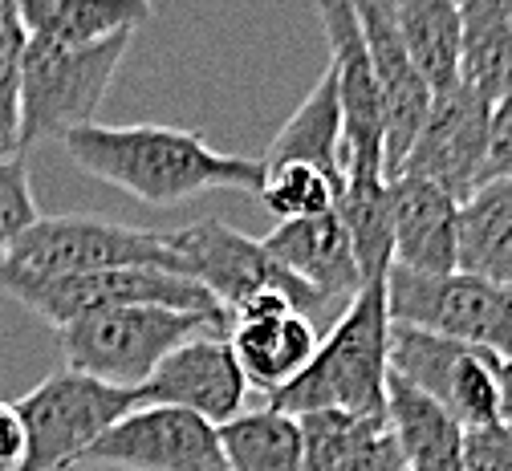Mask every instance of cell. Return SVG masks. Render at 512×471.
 <instances>
[{
	"label": "cell",
	"mask_w": 512,
	"mask_h": 471,
	"mask_svg": "<svg viewBox=\"0 0 512 471\" xmlns=\"http://www.w3.org/2000/svg\"><path fill=\"white\" fill-rule=\"evenodd\" d=\"M66 155L94 179L143 199L155 208L183 204L204 191H261V159L224 155L196 130L179 126H102L86 122L61 139Z\"/></svg>",
	"instance_id": "obj_1"
},
{
	"label": "cell",
	"mask_w": 512,
	"mask_h": 471,
	"mask_svg": "<svg viewBox=\"0 0 512 471\" xmlns=\"http://www.w3.org/2000/svg\"><path fill=\"white\" fill-rule=\"evenodd\" d=\"M387 281H366L338 313L313 362L269 394V407L285 415L346 411L362 419L387 415Z\"/></svg>",
	"instance_id": "obj_2"
},
{
	"label": "cell",
	"mask_w": 512,
	"mask_h": 471,
	"mask_svg": "<svg viewBox=\"0 0 512 471\" xmlns=\"http://www.w3.org/2000/svg\"><path fill=\"white\" fill-rule=\"evenodd\" d=\"M228 329V313H187L163 305H122L78 317L57 329L66 370L106 386L135 390L183 342Z\"/></svg>",
	"instance_id": "obj_3"
},
{
	"label": "cell",
	"mask_w": 512,
	"mask_h": 471,
	"mask_svg": "<svg viewBox=\"0 0 512 471\" xmlns=\"http://www.w3.org/2000/svg\"><path fill=\"white\" fill-rule=\"evenodd\" d=\"M135 33H118L94 45L29 41L21 53V151L61 143L70 130L98 122V106L131 49Z\"/></svg>",
	"instance_id": "obj_4"
},
{
	"label": "cell",
	"mask_w": 512,
	"mask_h": 471,
	"mask_svg": "<svg viewBox=\"0 0 512 471\" xmlns=\"http://www.w3.org/2000/svg\"><path fill=\"white\" fill-rule=\"evenodd\" d=\"M102 268H163L179 273L167 232L131 228L102 216H41L33 228L0 260V273L45 281V277H74L102 273Z\"/></svg>",
	"instance_id": "obj_5"
},
{
	"label": "cell",
	"mask_w": 512,
	"mask_h": 471,
	"mask_svg": "<svg viewBox=\"0 0 512 471\" xmlns=\"http://www.w3.org/2000/svg\"><path fill=\"white\" fill-rule=\"evenodd\" d=\"M135 390L106 386L98 378L57 370L13 402L25 431V459L17 471H70L82 451L126 411H135Z\"/></svg>",
	"instance_id": "obj_6"
},
{
	"label": "cell",
	"mask_w": 512,
	"mask_h": 471,
	"mask_svg": "<svg viewBox=\"0 0 512 471\" xmlns=\"http://www.w3.org/2000/svg\"><path fill=\"white\" fill-rule=\"evenodd\" d=\"M387 313L395 325H415L496 358H512V285L484 281L460 268L447 277H415L391 264Z\"/></svg>",
	"instance_id": "obj_7"
},
{
	"label": "cell",
	"mask_w": 512,
	"mask_h": 471,
	"mask_svg": "<svg viewBox=\"0 0 512 471\" xmlns=\"http://www.w3.org/2000/svg\"><path fill=\"white\" fill-rule=\"evenodd\" d=\"M387 370L439 402L464 431L500 423V358L488 350L391 321Z\"/></svg>",
	"instance_id": "obj_8"
},
{
	"label": "cell",
	"mask_w": 512,
	"mask_h": 471,
	"mask_svg": "<svg viewBox=\"0 0 512 471\" xmlns=\"http://www.w3.org/2000/svg\"><path fill=\"white\" fill-rule=\"evenodd\" d=\"M0 289L13 301H21L29 313L49 321L53 329L70 325L78 317L122 309V305H163V309H187V313H224L208 289L163 268H102V273H74V277H13L0 273Z\"/></svg>",
	"instance_id": "obj_9"
},
{
	"label": "cell",
	"mask_w": 512,
	"mask_h": 471,
	"mask_svg": "<svg viewBox=\"0 0 512 471\" xmlns=\"http://www.w3.org/2000/svg\"><path fill=\"white\" fill-rule=\"evenodd\" d=\"M167 244L175 252L179 277L196 281L200 289L212 293V301L232 317L244 301H252L256 293H285L293 297L305 313L317 301L301 281H293L285 268L265 252L261 240H252L236 228H228L224 220H200L167 232Z\"/></svg>",
	"instance_id": "obj_10"
},
{
	"label": "cell",
	"mask_w": 512,
	"mask_h": 471,
	"mask_svg": "<svg viewBox=\"0 0 512 471\" xmlns=\"http://www.w3.org/2000/svg\"><path fill=\"white\" fill-rule=\"evenodd\" d=\"M488 114H492V102H484L476 90H468L460 82L431 94L427 118L395 175L427 179L443 195H452L456 204H464L484 183Z\"/></svg>",
	"instance_id": "obj_11"
},
{
	"label": "cell",
	"mask_w": 512,
	"mask_h": 471,
	"mask_svg": "<svg viewBox=\"0 0 512 471\" xmlns=\"http://www.w3.org/2000/svg\"><path fill=\"white\" fill-rule=\"evenodd\" d=\"M322 29L330 37V70L338 82L342 110V175L346 179H387L382 151V106L370 74V57L358 29L354 0H313Z\"/></svg>",
	"instance_id": "obj_12"
},
{
	"label": "cell",
	"mask_w": 512,
	"mask_h": 471,
	"mask_svg": "<svg viewBox=\"0 0 512 471\" xmlns=\"http://www.w3.org/2000/svg\"><path fill=\"white\" fill-rule=\"evenodd\" d=\"M78 467L114 471H212L220 467L216 427L179 407H135L110 423Z\"/></svg>",
	"instance_id": "obj_13"
},
{
	"label": "cell",
	"mask_w": 512,
	"mask_h": 471,
	"mask_svg": "<svg viewBox=\"0 0 512 471\" xmlns=\"http://www.w3.org/2000/svg\"><path fill=\"white\" fill-rule=\"evenodd\" d=\"M248 382L240 374V362L220 333H200L183 346H175L147 382L135 386L139 407H179L200 415L204 423L220 427L244 411Z\"/></svg>",
	"instance_id": "obj_14"
},
{
	"label": "cell",
	"mask_w": 512,
	"mask_h": 471,
	"mask_svg": "<svg viewBox=\"0 0 512 471\" xmlns=\"http://www.w3.org/2000/svg\"><path fill=\"white\" fill-rule=\"evenodd\" d=\"M228 329L244 382L265 394L293 382L322 346L317 321L285 293H256L228 317Z\"/></svg>",
	"instance_id": "obj_15"
},
{
	"label": "cell",
	"mask_w": 512,
	"mask_h": 471,
	"mask_svg": "<svg viewBox=\"0 0 512 471\" xmlns=\"http://www.w3.org/2000/svg\"><path fill=\"white\" fill-rule=\"evenodd\" d=\"M358 5V29L362 45L370 57V74L378 86V106H382V151H387V179L399 171L407 147L415 143V134L427 118L431 106V86L415 70V61L407 57L387 0H354Z\"/></svg>",
	"instance_id": "obj_16"
},
{
	"label": "cell",
	"mask_w": 512,
	"mask_h": 471,
	"mask_svg": "<svg viewBox=\"0 0 512 471\" xmlns=\"http://www.w3.org/2000/svg\"><path fill=\"white\" fill-rule=\"evenodd\" d=\"M391 264L415 277H447L460 268V204L435 183L391 175Z\"/></svg>",
	"instance_id": "obj_17"
},
{
	"label": "cell",
	"mask_w": 512,
	"mask_h": 471,
	"mask_svg": "<svg viewBox=\"0 0 512 471\" xmlns=\"http://www.w3.org/2000/svg\"><path fill=\"white\" fill-rule=\"evenodd\" d=\"M261 244L285 273L293 281H301L322 305L346 309L350 297L362 289L358 260H354V248H350V236H346L338 212L281 220Z\"/></svg>",
	"instance_id": "obj_18"
},
{
	"label": "cell",
	"mask_w": 512,
	"mask_h": 471,
	"mask_svg": "<svg viewBox=\"0 0 512 471\" xmlns=\"http://www.w3.org/2000/svg\"><path fill=\"white\" fill-rule=\"evenodd\" d=\"M305 471H407L403 451L382 419H362L346 411L297 415Z\"/></svg>",
	"instance_id": "obj_19"
},
{
	"label": "cell",
	"mask_w": 512,
	"mask_h": 471,
	"mask_svg": "<svg viewBox=\"0 0 512 471\" xmlns=\"http://www.w3.org/2000/svg\"><path fill=\"white\" fill-rule=\"evenodd\" d=\"M13 9L25 37L49 45H94L155 17L151 0H13Z\"/></svg>",
	"instance_id": "obj_20"
},
{
	"label": "cell",
	"mask_w": 512,
	"mask_h": 471,
	"mask_svg": "<svg viewBox=\"0 0 512 471\" xmlns=\"http://www.w3.org/2000/svg\"><path fill=\"white\" fill-rule=\"evenodd\" d=\"M387 427L403 451L407 471H460L464 427L439 402L387 370Z\"/></svg>",
	"instance_id": "obj_21"
},
{
	"label": "cell",
	"mask_w": 512,
	"mask_h": 471,
	"mask_svg": "<svg viewBox=\"0 0 512 471\" xmlns=\"http://www.w3.org/2000/svg\"><path fill=\"white\" fill-rule=\"evenodd\" d=\"M460 86L484 102L512 94V0H460Z\"/></svg>",
	"instance_id": "obj_22"
},
{
	"label": "cell",
	"mask_w": 512,
	"mask_h": 471,
	"mask_svg": "<svg viewBox=\"0 0 512 471\" xmlns=\"http://www.w3.org/2000/svg\"><path fill=\"white\" fill-rule=\"evenodd\" d=\"M395 33L431 94L460 82V0H387Z\"/></svg>",
	"instance_id": "obj_23"
},
{
	"label": "cell",
	"mask_w": 512,
	"mask_h": 471,
	"mask_svg": "<svg viewBox=\"0 0 512 471\" xmlns=\"http://www.w3.org/2000/svg\"><path fill=\"white\" fill-rule=\"evenodd\" d=\"M460 273L512 285V179H488L460 204Z\"/></svg>",
	"instance_id": "obj_24"
},
{
	"label": "cell",
	"mask_w": 512,
	"mask_h": 471,
	"mask_svg": "<svg viewBox=\"0 0 512 471\" xmlns=\"http://www.w3.org/2000/svg\"><path fill=\"white\" fill-rule=\"evenodd\" d=\"M261 163L265 167L309 163V167H322L330 175H342V110H338L334 70H326L317 78V86L305 94V102L277 130V139L269 143V155Z\"/></svg>",
	"instance_id": "obj_25"
},
{
	"label": "cell",
	"mask_w": 512,
	"mask_h": 471,
	"mask_svg": "<svg viewBox=\"0 0 512 471\" xmlns=\"http://www.w3.org/2000/svg\"><path fill=\"white\" fill-rule=\"evenodd\" d=\"M224 471H305V447L297 415L277 407L240 411L216 427Z\"/></svg>",
	"instance_id": "obj_26"
},
{
	"label": "cell",
	"mask_w": 512,
	"mask_h": 471,
	"mask_svg": "<svg viewBox=\"0 0 512 471\" xmlns=\"http://www.w3.org/2000/svg\"><path fill=\"white\" fill-rule=\"evenodd\" d=\"M334 212L350 236L362 285L387 281L391 273V187L387 179H346Z\"/></svg>",
	"instance_id": "obj_27"
},
{
	"label": "cell",
	"mask_w": 512,
	"mask_h": 471,
	"mask_svg": "<svg viewBox=\"0 0 512 471\" xmlns=\"http://www.w3.org/2000/svg\"><path fill=\"white\" fill-rule=\"evenodd\" d=\"M265 167V163H261ZM346 179L330 175L322 167H309V163H277L265 167V183H261V204L281 220H305V216H322L334 212L338 199H342Z\"/></svg>",
	"instance_id": "obj_28"
},
{
	"label": "cell",
	"mask_w": 512,
	"mask_h": 471,
	"mask_svg": "<svg viewBox=\"0 0 512 471\" xmlns=\"http://www.w3.org/2000/svg\"><path fill=\"white\" fill-rule=\"evenodd\" d=\"M29 37L13 0H0V159L21 155V53Z\"/></svg>",
	"instance_id": "obj_29"
},
{
	"label": "cell",
	"mask_w": 512,
	"mask_h": 471,
	"mask_svg": "<svg viewBox=\"0 0 512 471\" xmlns=\"http://www.w3.org/2000/svg\"><path fill=\"white\" fill-rule=\"evenodd\" d=\"M37 220H41V212H37V199H33L25 151L0 159V260L9 256V248L21 240V232L33 228Z\"/></svg>",
	"instance_id": "obj_30"
},
{
	"label": "cell",
	"mask_w": 512,
	"mask_h": 471,
	"mask_svg": "<svg viewBox=\"0 0 512 471\" xmlns=\"http://www.w3.org/2000/svg\"><path fill=\"white\" fill-rule=\"evenodd\" d=\"M460 471H512V431L500 423L464 431Z\"/></svg>",
	"instance_id": "obj_31"
},
{
	"label": "cell",
	"mask_w": 512,
	"mask_h": 471,
	"mask_svg": "<svg viewBox=\"0 0 512 471\" xmlns=\"http://www.w3.org/2000/svg\"><path fill=\"white\" fill-rule=\"evenodd\" d=\"M488 179H512V94L492 102L488 114V159H484V183Z\"/></svg>",
	"instance_id": "obj_32"
},
{
	"label": "cell",
	"mask_w": 512,
	"mask_h": 471,
	"mask_svg": "<svg viewBox=\"0 0 512 471\" xmlns=\"http://www.w3.org/2000/svg\"><path fill=\"white\" fill-rule=\"evenodd\" d=\"M25 459V431L13 402H0V471H17Z\"/></svg>",
	"instance_id": "obj_33"
},
{
	"label": "cell",
	"mask_w": 512,
	"mask_h": 471,
	"mask_svg": "<svg viewBox=\"0 0 512 471\" xmlns=\"http://www.w3.org/2000/svg\"><path fill=\"white\" fill-rule=\"evenodd\" d=\"M500 427L512 431V358H500Z\"/></svg>",
	"instance_id": "obj_34"
},
{
	"label": "cell",
	"mask_w": 512,
	"mask_h": 471,
	"mask_svg": "<svg viewBox=\"0 0 512 471\" xmlns=\"http://www.w3.org/2000/svg\"><path fill=\"white\" fill-rule=\"evenodd\" d=\"M212 471H224V463H220V467H212Z\"/></svg>",
	"instance_id": "obj_35"
}]
</instances>
